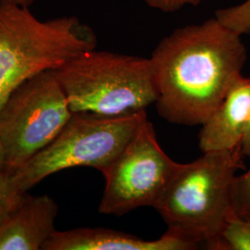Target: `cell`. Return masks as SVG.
Segmentation results:
<instances>
[{
	"mask_svg": "<svg viewBox=\"0 0 250 250\" xmlns=\"http://www.w3.org/2000/svg\"><path fill=\"white\" fill-rule=\"evenodd\" d=\"M242 36L214 17L175 29L152 52L156 107L168 122L202 125L243 75Z\"/></svg>",
	"mask_w": 250,
	"mask_h": 250,
	"instance_id": "obj_1",
	"label": "cell"
},
{
	"mask_svg": "<svg viewBox=\"0 0 250 250\" xmlns=\"http://www.w3.org/2000/svg\"><path fill=\"white\" fill-rule=\"evenodd\" d=\"M240 147L203 153L182 164L155 209L168 230L197 247L221 250V233L232 211V182L244 168Z\"/></svg>",
	"mask_w": 250,
	"mask_h": 250,
	"instance_id": "obj_2",
	"label": "cell"
},
{
	"mask_svg": "<svg viewBox=\"0 0 250 250\" xmlns=\"http://www.w3.org/2000/svg\"><path fill=\"white\" fill-rule=\"evenodd\" d=\"M93 29L74 16L41 21L0 1V108L23 83L97 48Z\"/></svg>",
	"mask_w": 250,
	"mask_h": 250,
	"instance_id": "obj_3",
	"label": "cell"
},
{
	"mask_svg": "<svg viewBox=\"0 0 250 250\" xmlns=\"http://www.w3.org/2000/svg\"><path fill=\"white\" fill-rule=\"evenodd\" d=\"M55 71L72 113L130 115L158 99L150 59L95 48Z\"/></svg>",
	"mask_w": 250,
	"mask_h": 250,
	"instance_id": "obj_4",
	"label": "cell"
},
{
	"mask_svg": "<svg viewBox=\"0 0 250 250\" xmlns=\"http://www.w3.org/2000/svg\"><path fill=\"white\" fill-rule=\"evenodd\" d=\"M146 118V110L121 116L74 112L53 141L9 177L20 192L27 193L49 175L66 169L91 167L103 172Z\"/></svg>",
	"mask_w": 250,
	"mask_h": 250,
	"instance_id": "obj_5",
	"label": "cell"
},
{
	"mask_svg": "<svg viewBox=\"0 0 250 250\" xmlns=\"http://www.w3.org/2000/svg\"><path fill=\"white\" fill-rule=\"evenodd\" d=\"M72 112L55 70L23 83L0 108V141L8 174L51 143Z\"/></svg>",
	"mask_w": 250,
	"mask_h": 250,
	"instance_id": "obj_6",
	"label": "cell"
},
{
	"mask_svg": "<svg viewBox=\"0 0 250 250\" xmlns=\"http://www.w3.org/2000/svg\"><path fill=\"white\" fill-rule=\"evenodd\" d=\"M183 163L172 161L145 119L130 142L102 172L105 188L99 203L102 214L123 216L158 204Z\"/></svg>",
	"mask_w": 250,
	"mask_h": 250,
	"instance_id": "obj_7",
	"label": "cell"
},
{
	"mask_svg": "<svg viewBox=\"0 0 250 250\" xmlns=\"http://www.w3.org/2000/svg\"><path fill=\"white\" fill-rule=\"evenodd\" d=\"M59 207L48 195L24 193L0 224V250H42L56 231Z\"/></svg>",
	"mask_w": 250,
	"mask_h": 250,
	"instance_id": "obj_8",
	"label": "cell"
},
{
	"mask_svg": "<svg viewBox=\"0 0 250 250\" xmlns=\"http://www.w3.org/2000/svg\"><path fill=\"white\" fill-rule=\"evenodd\" d=\"M197 246L167 230L156 240H145L106 228L55 231L42 250H191Z\"/></svg>",
	"mask_w": 250,
	"mask_h": 250,
	"instance_id": "obj_9",
	"label": "cell"
},
{
	"mask_svg": "<svg viewBox=\"0 0 250 250\" xmlns=\"http://www.w3.org/2000/svg\"><path fill=\"white\" fill-rule=\"evenodd\" d=\"M250 109V76L241 75L223 102L202 124L198 135L202 153L233 150L241 146Z\"/></svg>",
	"mask_w": 250,
	"mask_h": 250,
	"instance_id": "obj_10",
	"label": "cell"
},
{
	"mask_svg": "<svg viewBox=\"0 0 250 250\" xmlns=\"http://www.w3.org/2000/svg\"><path fill=\"white\" fill-rule=\"evenodd\" d=\"M221 250H250V218L232 211L221 233Z\"/></svg>",
	"mask_w": 250,
	"mask_h": 250,
	"instance_id": "obj_11",
	"label": "cell"
},
{
	"mask_svg": "<svg viewBox=\"0 0 250 250\" xmlns=\"http://www.w3.org/2000/svg\"><path fill=\"white\" fill-rule=\"evenodd\" d=\"M215 17L240 36L250 34V0L218 9Z\"/></svg>",
	"mask_w": 250,
	"mask_h": 250,
	"instance_id": "obj_12",
	"label": "cell"
},
{
	"mask_svg": "<svg viewBox=\"0 0 250 250\" xmlns=\"http://www.w3.org/2000/svg\"><path fill=\"white\" fill-rule=\"evenodd\" d=\"M232 210L239 216L250 218V167L237 174L232 182Z\"/></svg>",
	"mask_w": 250,
	"mask_h": 250,
	"instance_id": "obj_13",
	"label": "cell"
},
{
	"mask_svg": "<svg viewBox=\"0 0 250 250\" xmlns=\"http://www.w3.org/2000/svg\"><path fill=\"white\" fill-rule=\"evenodd\" d=\"M23 194L15 188L9 175L0 180V224L17 206Z\"/></svg>",
	"mask_w": 250,
	"mask_h": 250,
	"instance_id": "obj_14",
	"label": "cell"
},
{
	"mask_svg": "<svg viewBox=\"0 0 250 250\" xmlns=\"http://www.w3.org/2000/svg\"><path fill=\"white\" fill-rule=\"evenodd\" d=\"M149 8L162 12H175L186 7H197L204 0H142Z\"/></svg>",
	"mask_w": 250,
	"mask_h": 250,
	"instance_id": "obj_15",
	"label": "cell"
},
{
	"mask_svg": "<svg viewBox=\"0 0 250 250\" xmlns=\"http://www.w3.org/2000/svg\"><path fill=\"white\" fill-rule=\"evenodd\" d=\"M240 150H241L243 157L245 156V157H248L250 159V116L248 120L246 131H245V134H244L241 146H240Z\"/></svg>",
	"mask_w": 250,
	"mask_h": 250,
	"instance_id": "obj_16",
	"label": "cell"
},
{
	"mask_svg": "<svg viewBox=\"0 0 250 250\" xmlns=\"http://www.w3.org/2000/svg\"><path fill=\"white\" fill-rule=\"evenodd\" d=\"M9 175L7 172V167H6V157H5V151L2 143L0 141V180L4 178L5 176Z\"/></svg>",
	"mask_w": 250,
	"mask_h": 250,
	"instance_id": "obj_17",
	"label": "cell"
},
{
	"mask_svg": "<svg viewBox=\"0 0 250 250\" xmlns=\"http://www.w3.org/2000/svg\"><path fill=\"white\" fill-rule=\"evenodd\" d=\"M2 2H8V3H12V4H16L20 6H23V7H29L34 0H0Z\"/></svg>",
	"mask_w": 250,
	"mask_h": 250,
	"instance_id": "obj_18",
	"label": "cell"
}]
</instances>
